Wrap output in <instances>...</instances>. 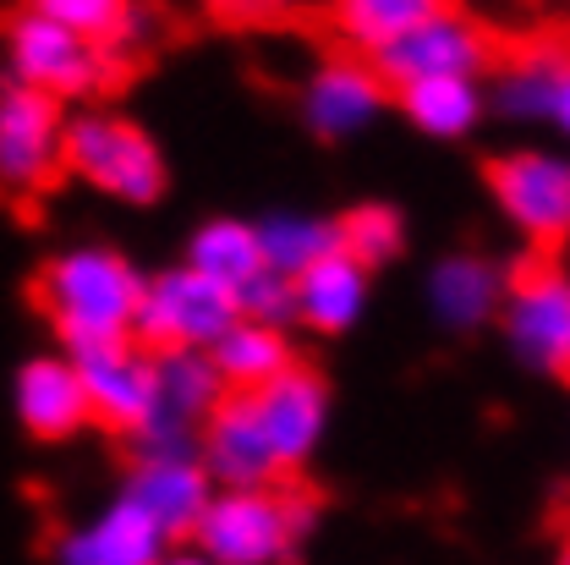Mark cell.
I'll use <instances>...</instances> for the list:
<instances>
[{
    "instance_id": "1",
    "label": "cell",
    "mask_w": 570,
    "mask_h": 565,
    "mask_svg": "<svg viewBox=\"0 0 570 565\" xmlns=\"http://www.w3.org/2000/svg\"><path fill=\"white\" fill-rule=\"evenodd\" d=\"M39 313L50 319V330L61 335L67 352H88V347H110V341H132L138 330V302H142V275L99 242H82L56 253L39 270Z\"/></svg>"
},
{
    "instance_id": "2",
    "label": "cell",
    "mask_w": 570,
    "mask_h": 565,
    "mask_svg": "<svg viewBox=\"0 0 570 565\" xmlns=\"http://www.w3.org/2000/svg\"><path fill=\"white\" fill-rule=\"evenodd\" d=\"M313 533V499L264 484V489H214L209 510L193 527V544L219 565H285Z\"/></svg>"
},
{
    "instance_id": "3",
    "label": "cell",
    "mask_w": 570,
    "mask_h": 565,
    "mask_svg": "<svg viewBox=\"0 0 570 565\" xmlns=\"http://www.w3.org/2000/svg\"><path fill=\"white\" fill-rule=\"evenodd\" d=\"M77 182H88L94 193L116 198V204H154L165 193V154L142 127L110 110H82L67 121V148H61Z\"/></svg>"
},
{
    "instance_id": "4",
    "label": "cell",
    "mask_w": 570,
    "mask_h": 565,
    "mask_svg": "<svg viewBox=\"0 0 570 565\" xmlns=\"http://www.w3.org/2000/svg\"><path fill=\"white\" fill-rule=\"evenodd\" d=\"M6 71L50 99H88L116 82V50L22 6L6 22Z\"/></svg>"
},
{
    "instance_id": "5",
    "label": "cell",
    "mask_w": 570,
    "mask_h": 565,
    "mask_svg": "<svg viewBox=\"0 0 570 565\" xmlns=\"http://www.w3.org/2000/svg\"><path fill=\"white\" fill-rule=\"evenodd\" d=\"M499 335L527 373L560 379L570 373V270L532 259L504 281Z\"/></svg>"
},
{
    "instance_id": "6",
    "label": "cell",
    "mask_w": 570,
    "mask_h": 565,
    "mask_svg": "<svg viewBox=\"0 0 570 565\" xmlns=\"http://www.w3.org/2000/svg\"><path fill=\"white\" fill-rule=\"evenodd\" d=\"M236 319L242 313L225 285L198 275L193 264H176V270H159L142 281L132 341H142L148 352H209Z\"/></svg>"
},
{
    "instance_id": "7",
    "label": "cell",
    "mask_w": 570,
    "mask_h": 565,
    "mask_svg": "<svg viewBox=\"0 0 570 565\" xmlns=\"http://www.w3.org/2000/svg\"><path fill=\"white\" fill-rule=\"evenodd\" d=\"M67 116L61 99L28 88V82H0V193L6 198H33L45 193L67 165Z\"/></svg>"
},
{
    "instance_id": "8",
    "label": "cell",
    "mask_w": 570,
    "mask_h": 565,
    "mask_svg": "<svg viewBox=\"0 0 570 565\" xmlns=\"http://www.w3.org/2000/svg\"><path fill=\"white\" fill-rule=\"evenodd\" d=\"M489 193L527 242L538 247L570 242V154L510 148L489 165Z\"/></svg>"
},
{
    "instance_id": "9",
    "label": "cell",
    "mask_w": 570,
    "mask_h": 565,
    "mask_svg": "<svg viewBox=\"0 0 570 565\" xmlns=\"http://www.w3.org/2000/svg\"><path fill=\"white\" fill-rule=\"evenodd\" d=\"M483 67H494V33L472 11H455V6H439L428 22H417L412 33H401L395 45L373 56L384 88H406L423 77H478Z\"/></svg>"
},
{
    "instance_id": "10",
    "label": "cell",
    "mask_w": 570,
    "mask_h": 565,
    "mask_svg": "<svg viewBox=\"0 0 570 565\" xmlns=\"http://www.w3.org/2000/svg\"><path fill=\"white\" fill-rule=\"evenodd\" d=\"M384 116V77L373 71L367 56H335L318 61L302 82V121L324 143L362 138Z\"/></svg>"
},
{
    "instance_id": "11",
    "label": "cell",
    "mask_w": 570,
    "mask_h": 565,
    "mask_svg": "<svg viewBox=\"0 0 570 565\" xmlns=\"http://www.w3.org/2000/svg\"><path fill=\"white\" fill-rule=\"evenodd\" d=\"M247 396H253L258 428H264L281 473H296L302 461H313V450L324 439V423H330V384H324V373L291 362L281 379H269L264 390H247Z\"/></svg>"
},
{
    "instance_id": "12",
    "label": "cell",
    "mask_w": 570,
    "mask_h": 565,
    "mask_svg": "<svg viewBox=\"0 0 570 565\" xmlns=\"http://www.w3.org/2000/svg\"><path fill=\"white\" fill-rule=\"evenodd\" d=\"M71 357H77L94 423L142 434L154 418V352L142 341H110V347H88Z\"/></svg>"
},
{
    "instance_id": "13",
    "label": "cell",
    "mask_w": 570,
    "mask_h": 565,
    "mask_svg": "<svg viewBox=\"0 0 570 565\" xmlns=\"http://www.w3.org/2000/svg\"><path fill=\"white\" fill-rule=\"evenodd\" d=\"M198 456L209 467L214 489H264V484H281V461L258 428L253 412V396H225L209 412V423L198 428Z\"/></svg>"
},
{
    "instance_id": "14",
    "label": "cell",
    "mask_w": 570,
    "mask_h": 565,
    "mask_svg": "<svg viewBox=\"0 0 570 565\" xmlns=\"http://www.w3.org/2000/svg\"><path fill=\"white\" fill-rule=\"evenodd\" d=\"M127 499H138L165 538H193L214 499V478L198 450H148L127 478Z\"/></svg>"
},
{
    "instance_id": "15",
    "label": "cell",
    "mask_w": 570,
    "mask_h": 565,
    "mask_svg": "<svg viewBox=\"0 0 570 565\" xmlns=\"http://www.w3.org/2000/svg\"><path fill=\"white\" fill-rule=\"evenodd\" d=\"M504 281H510V270H499L489 253H472V247L444 253L428 270V285H423L433 324L450 330V335H472V330L494 324L499 302H504Z\"/></svg>"
},
{
    "instance_id": "16",
    "label": "cell",
    "mask_w": 570,
    "mask_h": 565,
    "mask_svg": "<svg viewBox=\"0 0 570 565\" xmlns=\"http://www.w3.org/2000/svg\"><path fill=\"white\" fill-rule=\"evenodd\" d=\"M11 401H17V423L28 428L33 439H71L82 423H94L88 390H82V373H77L71 352L28 357L17 368Z\"/></svg>"
},
{
    "instance_id": "17",
    "label": "cell",
    "mask_w": 570,
    "mask_h": 565,
    "mask_svg": "<svg viewBox=\"0 0 570 565\" xmlns=\"http://www.w3.org/2000/svg\"><path fill=\"white\" fill-rule=\"evenodd\" d=\"M170 549V538L159 533V522L142 510L138 499H116L105 505L88 527H77L61 538L56 561L61 565H159V555Z\"/></svg>"
},
{
    "instance_id": "18",
    "label": "cell",
    "mask_w": 570,
    "mask_h": 565,
    "mask_svg": "<svg viewBox=\"0 0 570 565\" xmlns=\"http://www.w3.org/2000/svg\"><path fill=\"white\" fill-rule=\"evenodd\" d=\"M367 264H356L352 253H330L313 270H302L291 291H296V319L318 335H346L356 319L367 313Z\"/></svg>"
},
{
    "instance_id": "19",
    "label": "cell",
    "mask_w": 570,
    "mask_h": 565,
    "mask_svg": "<svg viewBox=\"0 0 570 565\" xmlns=\"http://www.w3.org/2000/svg\"><path fill=\"white\" fill-rule=\"evenodd\" d=\"M566 61H570V50L560 39H538V45L515 50L499 67L494 88H489V110H499L515 127H538L549 116V88H554V77H560Z\"/></svg>"
},
{
    "instance_id": "20",
    "label": "cell",
    "mask_w": 570,
    "mask_h": 565,
    "mask_svg": "<svg viewBox=\"0 0 570 565\" xmlns=\"http://www.w3.org/2000/svg\"><path fill=\"white\" fill-rule=\"evenodd\" d=\"M395 94H401L406 121L444 143L472 138L478 121L489 116V94L478 88V77H423V82H406Z\"/></svg>"
},
{
    "instance_id": "21",
    "label": "cell",
    "mask_w": 570,
    "mask_h": 565,
    "mask_svg": "<svg viewBox=\"0 0 570 565\" xmlns=\"http://www.w3.org/2000/svg\"><path fill=\"white\" fill-rule=\"evenodd\" d=\"M209 357H214L219 384L236 390V396L264 390L269 379H281L285 368L296 362V357H291V341H285V330H275V324H253V319H236V324L209 347Z\"/></svg>"
},
{
    "instance_id": "22",
    "label": "cell",
    "mask_w": 570,
    "mask_h": 565,
    "mask_svg": "<svg viewBox=\"0 0 570 565\" xmlns=\"http://www.w3.org/2000/svg\"><path fill=\"white\" fill-rule=\"evenodd\" d=\"M181 264H193L198 275H209L214 285H225L230 296L253 281L258 270H269V264H264L258 225H247V220H230V214L204 220V225L187 236V259H181Z\"/></svg>"
},
{
    "instance_id": "23",
    "label": "cell",
    "mask_w": 570,
    "mask_h": 565,
    "mask_svg": "<svg viewBox=\"0 0 570 565\" xmlns=\"http://www.w3.org/2000/svg\"><path fill=\"white\" fill-rule=\"evenodd\" d=\"M439 6H450V0H335L330 6V22H335V33L352 45L356 56L373 61L384 45H395L401 33H412Z\"/></svg>"
},
{
    "instance_id": "24",
    "label": "cell",
    "mask_w": 570,
    "mask_h": 565,
    "mask_svg": "<svg viewBox=\"0 0 570 565\" xmlns=\"http://www.w3.org/2000/svg\"><path fill=\"white\" fill-rule=\"evenodd\" d=\"M258 242H264V264L285 275V281H296L302 270H313L318 259H330V253H341V225L335 220H318V214H269L264 225H258Z\"/></svg>"
},
{
    "instance_id": "25",
    "label": "cell",
    "mask_w": 570,
    "mask_h": 565,
    "mask_svg": "<svg viewBox=\"0 0 570 565\" xmlns=\"http://www.w3.org/2000/svg\"><path fill=\"white\" fill-rule=\"evenodd\" d=\"M335 225H341V247L352 253L356 264H367V270L390 264L406 247V220L390 210V204H362V210H352L346 220H335Z\"/></svg>"
},
{
    "instance_id": "26",
    "label": "cell",
    "mask_w": 570,
    "mask_h": 565,
    "mask_svg": "<svg viewBox=\"0 0 570 565\" xmlns=\"http://www.w3.org/2000/svg\"><path fill=\"white\" fill-rule=\"evenodd\" d=\"M22 6L71 28V33H82V39H94V45H110V50H116L121 22L132 11V0H22Z\"/></svg>"
},
{
    "instance_id": "27",
    "label": "cell",
    "mask_w": 570,
    "mask_h": 565,
    "mask_svg": "<svg viewBox=\"0 0 570 565\" xmlns=\"http://www.w3.org/2000/svg\"><path fill=\"white\" fill-rule=\"evenodd\" d=\"M236 313H242V319H253V324H275V330H285V324L296 319V291H291L285 275L258 270L253 281L236 291Z\"/></svg>"
},
{
    "instance_id": "28",
    "label": "cell",
    "mask_w": 570,
    "mask_h": 565,
    "mask_svg": "<svg viewBox=\"0 0 570 565\" xmlns=\"http://www.w3.org/2000/svg\"><path fill=\"white\" fill-rule=\"evenodd\" d=\"M560 138L570 143V61L560 67V77H554V88H549V116H543Z\"/></svg>"
},
{
    "instance_id": "29",
    "label": "cell",
    "mask_w": 570,
    "mask_h": 565,
    "mask_svg": "<svg viewBox=\"0 0 570 565\" xmlns=\"http://www.w3.org/2000/svg\"><path fill=\"white\" fill-rule=\"evenodd\" d=\"M225 17H236V22H258V17H275V11H291L296 0H214Z\"/></svg>"
},
{
    "instance_id": "30",
    "label": "cell",
    "mask_w": 570,
    "mask_h": 565,
    "mask_svg": "<svg viewBox=\"0 0 570 565\" xmlns=\"http://www.w3.org/2000/svg\"><path fill=\"white\" fill-rule=\"evenodd\" d=\"M159 565H219V561H209L198 544H187V549H165V555H159Z\"/></svg>"
},
{
    "instance_id": "31",
    "label": "cell",
    "mask_w": 570,
    "mask_h": 565,
    "mask_svg": "<svg viewBox=\"0 0 570 565\" xmlns=\"http://www.w3.org/2000/svg\"><path fill=\"white\" fill-rule=\"evenodd\" d=\"M554 565H570V533H566V544H560V561Z\"/></svg>"
}]
</instances>
